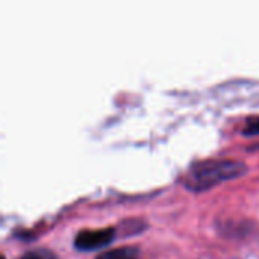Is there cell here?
<instances>
[{
    "label": "cell",
    "mask_w": 259,
    "mask_h": 259,
    "mask_svg": "<svg viewBox=\"0 0 259 259\" xmlns=\"http://www.w3.org/2000/svg\"><path fill=\"white\" fill-rule=\"evenodd\" d=\"M17 259H58V256L49 249L38 247V249H32V250L24 252L21 256H18Z\"/></svg>",
    "instance_id": "277c9868"
},
{
    "label": "cell",
    "mask_w": 259,
    "mask_h": 259,
    "mask_svg": "<svg viewBox=\"0 0 259 259\" xmlns=\"http://www.w3.org/2000/svg\"><path fill=\"white\" fill-rule=\"evenodd\" d=\"M138 255H140V250L137 247L126 246V247H117V249L103 252L96 259H140Z\"/></svg>",
    "instance_id": "3957f363"
},
{
    "label": "cell",
    "mask_w": 259,
    "mask_h": 259,
    "mask_svg": "<svg viewBox=\"0 0 259 259\" xmlns=\"http://www.w3.org/2000/svg\"><path fill=\"white\" fill-rule=\"evenodd\" d=\"M249 150H259V143H258V144H255L253 147H250Z\"/></svg>",
    "instance_id": "8992f818"
},
{
    "label": "cell",
    "mask_w": 259,
    "mask_h": 259,
    "mask_svg": "<svg viewBox=\"0 0 259 259\" xmlns=\"http://www.w3.org/2000/svg\"><path fill=\"white\" fill-rule=\"evenodd\" d=\"M243 135L246 137H253V135H259V115L255 117H249L244 123L243 127Z\"/></svg>",
    "instance_id": "5b68a950"
},
{
    "label": "cell",
    "mask_w": 259,
    "mask_h": 259,
    "mask_svg": "<svg viewBox=\"0 0 259 259\" xmlns=\"http://www.w3.org/2000/svg\"><path fill=\"white\" fill-rule=\"evenodd\" d=\"M117 238V228L82 229L76 234L73 244L80 252H93L109 246Z\"/></svg>",
    "instance_id": "7a4b0ae2"
},
{
    "label": "cell",
    "mask_w": 259,
    "mask_h": 259,
    "mask_svg": "<svg viewBox=\"0 0 259 259\" xmlns=\"http://www.w3.org/2000/svg\"><path fill=\"white\" fill-rule=\"evenodd\" d=\"M247 171V165L237 159H203L194 162L182 178L184 187L191 193L208 191L226 181L237 179Z\"/></svg>",
    "instance_id": "6da1fadb"
}]
</instances>
